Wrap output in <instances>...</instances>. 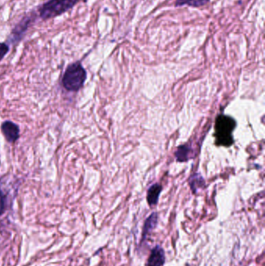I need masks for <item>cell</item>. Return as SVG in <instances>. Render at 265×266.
I'll return each instance as SVG.
<instances>
[{"mask_svg": "<svg viewBox=\"0 0 265 266\" xmlns=\"http://www.w3.org/2000/svg\"><path fill=\"white\" fill-rule=\"evenodd\" d=\"M87 80V72L80 63H72L69 65L63 75V87L68 91H79Z\"/></svg>", "mask_w": 265, "mask_h": 266, "instance_id": "obj_1", "label": "cell"}, {"mask_svg": "<svg viewBox=\"0 0 265 266\" xmlns=\"http://www.w3.org/2000/svg\"><path fill=\"white\" fill-rule=\"evenodd\" d=\"M79 1V0H50L40 8V16L44 20L55 17L72 8Z\"/></svg>", "mask_w": 265, "mask_h": 266, "instance_id": "obj_2", "label": "cell"}, {"mask_svg": "<svg viewBox=\"0 0 265 266\" xmlns=\"http://www.w3.org/2000/svg\"><path fill=\"white\" fill-rule=\"evenodd\" d=\"M216 125L217 137L219 140H224L223 143L229 144L228 140L232 142L231 133L235 128V122L233 119L227 116H220Z\"/></svg>", "mask_w": 265, "mask_h": 266, "instance_id": "obj_3", "label": "cell"}, {"mask_svg": "<svg viewBox=\"0 0 265 266\" xmlns=\"http://www.w3.org/2000/svg\"><path fill=\"white\" fill-rule=\"evenodd\" d=\"M1 130H2L3 134L5 137L6 140L9 143H13L19 139V128L17 125L10 122V121H6L1 125Z\"/></svg>", "mask_w": 265, "mask_h": 266, "instance_id": "obj_4", "label": "cell"}, {"mask_svg": "<svg viewBox=\"0 0 265 266\" xmlns=\"http://www.w3.org/2000/svg\"><path fill=\"white\" fill-rule=\"evenodd\" d=\"M165 253L160 246L156 245L152 249L147 261V266H162L165 263Z\"/></svg>", "mask_w": 265, "mask_h": 266, "instance_id": "obj_5", "label": "cell"}, {"mask_svg": "<svg viewBox=\"0 0 265 266\" xmlns=\"http://www.w3.org/2000/svg\"><path fill=\"white\" fill-rule=\"evenodd\" d=\"M158 223V214L156 213H153L145 221L142 230V241L147 238V236L156 228Z\"/></svg>", "mask_w": 265, "mask_h": 266, "instance_id": "obj_6", "label": "cell"}, {"mask_svg": "<svg viewBox=\"0 0 265 266\" xmlns=\"http://www.w3.org/2000/svg\"><path fill=\"white\" fill-rule=\"evenodd\" d=\"M161 192H162V186L159 184H155L150 187L147 193V202L150 206L157 204Z\"/></svg>", "mask_w": 265, "mask_h": 266, "instance_id": "obj_7", "label": "cell"}, {"mask_svg": "<svg viewBox=\"0 0 265 266\" xmlns=\"http://www.w3.org/2000/svg\"><path fill=\"white\" fill-rule=\"evenodd\" d=\"M210 2V0H176L175 7L188 5L191 7H201Z\"/></svg>", "mask_w": 265, "mask_h": 266, "instance_id": "obj_8", "label": "cell"}, {"mask_svg": "<svg viewBox=\"0 0 265 266\" xmlns=\"http://www.w3.org/2000/svg\"><path fill=\"white\" fill-rule=\"evenodd\" d=\"M191 149L190 146L184 145V146H180L177 149L175 155L177 157V160L180 162H184V161H188L189 154H191Z\"/></svg>", "mask_w": 265, "mask_h": 266, "instance_id": "obj_9", "label": "cell"}, {"mask_svg": "<svg viewBox=\"0 0 265 266\" xmlns=\"http://www.w3.org/2000/svg\"><path fill=\"white\" fill-rule=\"evenodd\" d=\"M9 51V47L7 44L0 43V61L5 57Z\"/></svg>", "mask_w": 265, "mask_h": 266, "instance_id": "obj_10", "label": "cell"}, {"mask_svg": "<svg viewBox=\"0 0 265 266\" xmlns=\"http://www.w3.org/2000/svg\"><path fill=\"white\" fill-rule=\"evenodd\" d=\"M4 210H5V196L0 190V216L4 214Z\"/></svg>", "mask_w": 265, "mask_h": 266, "instance_id": "obj_11", "label": "cell"}]
</instances>
